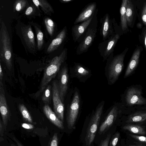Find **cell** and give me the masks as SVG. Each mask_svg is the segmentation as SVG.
I'll return each instance as SVG.
<instances>
[{"mask_svg": "<svg viewBox=\"0 0 146 146\" xmlns=\"http://www.w3.org/2000/svg\"><path fill=\"white\" fill-rule=\"evenodd\" d=\"M111 136V134H108L105 139L101 141L100 146H108Z\"/></svg>", "mask_w": 146, "mask_h": 146, "instance_id": "cell-34", "label": "cell"}, {"mask_svg": "<svg viewBox=\"0 0 146 146\" xmlns=\"http://www.w3.org/2000/svg\"><path fill=\"white\" fill-rule=\"evenodd\" d=\"M4 129L3 123L2 121H1V119H0V141L1 142L4 140V139L3 138V135Z\"/></svg>", "mask_w": 146, "mask_h": 146, "instance_id": "cell-37", "label": "cell"}, {"mask_svg": "<svg viewBox=\"0 0 146 146\" xmlns=\"http://www.w3.org/2000/svg\"><path fill=\"white\" fill-rule=\"evenodd\" d=\"M13 139L18 146H23L20 141L15 137H13Z\"/></svg>", "mask_w": 146, "mask_h": 146, "instance_id": "cell-40", "label": "cell"}, {"mask_svg": "<svg viewBox=\"0 0 146 146\" xmlns=\"http://www.w3.org/2000/svg\"><path fill=\"white\" fill-rule=\"evenodd\" d=\"M96 33V30L92 28L88 29L85 37L77 48L78 54L85 52L88 50L94 41Z\"/></svg>", "mask_w": 146, "mask_h": 146, "instance_id": "cell-12", "label": "cell"}, {"mask_svg": "<svg viewBox=\"0 0 146 146\" xmlns=\"http://www.w3.org/2000/svg\"><path fill=\"white\" fill-rule=\"evenodd\" d=\"M33 2L37 7H40L45 14L51 15L54 13L53 8L50 4L45 0H33Z\"/></svg>", "mask_w": 146, "mask_h": 146, "instance_id": "cell-20", "label": "cell"}, {"mask_svg": "<svg viewBox=\"0 0 146 146\" xmlns=\"http://www.w3.org/2000/svg\"><path fill=\"white\" fill-rule=\"evenodd\" d=\"M52 94V86L48 85L43 92L42 96V100L46 104H49L51 103Z\"/></svg>", "mask_w": 146, "mask_h": 146, "instance_id": "cell-26", "label": "cell"}, {"mask_svg": "<svg viewBox=\"0 0 146 146\" xmlns=\"http://www.w3.org/2000/svg\"><path fill=\"white\" fill-rule=\"evenodd\" d=\"M66 34V29L64 28L56 38L52 40L49 45L47 50V53H50L54 51L58 47L64 39Z\"/></svg>", "mask_w": 146, "mask_h": 146, "instance_id": "cell-15", "label": "cell"}, {"mask_svg": "<svg viewBox=\"0 0 146 146\" xmlns=\"http://www.w3.org/2000/svg\"><path fill=\"white\" fill-rule=\"evenodd\" d=\"M133 15V8L131 1L128 0L127 5L126 15L127 25L130 26L132 23Z\"/></svg>", "mask_w": 146, "mask_h": 146, "instance_id": "cell-27", "label": "cell"}, {"mask_svg": "<svg viewBox=\"0 0 146 146\" xmlns=\"http://www.w3.org/2000/svg\"><path fill=\"white\" fill-rule=\"evenodd\" d=\"M119 36L118 34L115 35L109 41L104 52V56L106 57H108L113 51Z\"/></svg>", "mask_w": 146, "mask_h": 146, "instance_id": "cell-24", "label": "cell"}, {"mask_svg": "<svg viewBox=\"0 0 146 146\" xmlns=\"http://www.w3.org/2000/svg\"><path fill=\"white\" fill-rule=\"evenodd\" d=\"M28 1L26 0H17L14 4L13 9L17 11H21L27 5Z\"/></svg>", "mask_w": 146, "mask_h": 146, "instance_id": "cell-30", "label": "cell"}, {"mask_svg": "<svg viewBox=\"0 0 146 146\" xmlns=\"http://www.w3.org/2000/svg\"><path fill=\"white\" fill-rule=\"evenodd\" d=\"M132 137L139 141L146 143V137L139 136L132 134L129 135Z\"/></svg>", "mask_w": 146, "mask_h": 146, "instance_id": "cell-33", "label": "cell"}, {"mask_svg": "<svg viewBox=\"0 0 146 146\" xmlns=\"http://www.w3.org/2000/svg\"><path fill=\"white\" fill-rule=\"evenodd\" d=\"M80 103V95L78 92L76 91L74 92L66 113V121L69 129H72L74 127L79 113Z\"/></svg>", "mask_w": 146, "mask_h": 146, "instance_id": "cell-6", "label": "cell"}, {"mask_svg": "<svg viewBox=\"0 0 146 146\" xmlns=\"http://www.w3.org/2000/svg\"><path fill=\"white\" fill-rule=\"evenodd\" d=\"M58 77L60 95L62 102L63 103L68 88V70L66 66H65L59 71Z\"/></svg>", "mask_w": 146, "mask_h": 146, "instance_id": "cell-9", "label": "cell"}, {"mask_svg": "<svg viewBox=\"0 0 146 146\" xmlns=\"http://www.w3.org/2000/svg\"><path fill=\"white\" fill-rule=\"evenodd\" d=\"M18 108L23 119L28 123H33L32 117L25 106L23 104H20L18 105Z\"/></svg>", "mask_w": 146, "mask_h": 146, "instance_id": "cell-25", "label": "cell"}, {"mask_svg": "<svg viewBox=\"0 0 146 146\" xmlns=\"http://www.w3.org/2000/svg\"><path fill=\"white\" fill-rule=\"evenodd\" d=\"M44 23L48 32L50 36H52L53 34L55 27L54 22L51 19L47 17L45 19Z\"/></svg>", "mask_w": 146, "mask_h": 146, "instance_id": "cell-29", "label": "cell"}, {"mask_svg": "<svg viewBox=\"0 0 146 146\" xmlns=\"http://www.w3.org/2000/svg\"><path fill=\"white\" fill-rule=\"evenodd\" d=\"M140 54L139 49L136 50L134 52L125 72L124 78L129 76L135 69L139 63Z\"/></svg>", "mask_w": 146, "mask_h": 146, "instance_id": "cell-14", "label": "cell"}, {"mask_svg": "<svg viewBox=\"0 0 146 146\" xmlns=\"http://www.w3.org/2000/svg\"><path fill=\"white\" fill-rule=\"evenodd\" d=\"M123 129L132 133L140 135H145L146 132L144 129L138 125L129 124L124 126Z\"/></svg>", "mask_w": 146, "mask_h": 146, "instance_id": "cell-23", "label": "cell"}, {"mask_svg": "<svg viewBox=\"0 0 146 146\" xmlns=\"http://www.w3.org/2000/svg\"><path fill=\"white\" fill-rule=\"evenodd\" d=\"M67 49H64L58 56L54 57L45 68L38 91L36 96H39L44 90L51 80L59 72L60 66L65 60Z\"/></svg>", "mask_w": 146, "mask_h": 146, "instance_id": "cell-1", "label": "cell"}, {"mask_svg": "<svg viewBox=\"0 0 146 146\" xmlns=\"http://www.w3.org/2000/svg\"><path fill=\"white\" fill-rule=\"evenodd\" d=\"M145 48L146 49V35L145 36Z\"/></svg>", "mask_w": 146, "mask_h": 146, "instance_id": "cell-42", "label": "cell"}, {"mask_svg": "<svg viewBox=\"0 0 146 146\" xmlns=\"http://www.w3.org/2000/svg\"><path fill=\"white\" fill-rule=\"evenodd\" d=\"M119 112V109L117 106H113L110 110L105 119L100 125L99 130V133L102 134L112 125L115 120Z\"/></svg>", "mask_w": 146, "mask_h": 146, "instance_id": "cell-11", "label": "cell"}, {"mask_svg": "<svg viewBox=\"0 0 146 146\" xmlns=\"http://www.w3.org/2000/svg\"><path fill=\"white\" fill-rule=\"evenodd\" d=\"M58 138L57 133H54L50 143V146H58Z\"/></svg>", "mask_w": 146, "mask_h": 146, "instance_id": "cell-32", "label": "cell"}, {"mask_svg": "<svg viewBox=\"0 0 146 146\" xmlns=\"http://www.w3.org/2000/svg\"><path fill=\"white\" fill-rule=\"evenodd\" d=\"M42 109L44 114L52 123L60 129H64L63 122L58 118L48 105L45 104Z\"/></svg>", "mask_w": 146, "mask_h": 146, "instance_id": "cell-13", "label": "cell"}, {"mask_svg": "<svg viewBox=\"0 0 146 146\" xmlns=\"http://www.w3.org/2000/svg\"><path fill=\"white\" fill-rule=\"evenodd\" d=\"M128 0H123L122 1L120 9L121 14V24L122 29L125 30L127 27L126 20V12Z\"/></svg>", "mask_w": 146, "mask_h": 146, "instance_id": "cell-21", "label": "cell"}, {"mask_svg": "<svg viewBox=\"0 0 146 146\" xmlns=\"http://www.w3.org/2000/svg\"><path fill=\"white\" fill-rule=\"evenodd\" d=\"M142 94V91L141 88L135 87L129 88L125 96L127 104L129 106L146 104V99L143 97Z\"/></svg>", "mask_w": 146, "mask_h": 146, "instance_id": "cell-8", "label": "cell"}, {"mask_svg": "<svg viewBox=\"0 0 146 146\" xmlns=\"http://www.w3.org/2000/svg\"><path fill=\"white\" fill-rule=\"evenodd\" d=\"M52 94L53 110L58 118L63 121L64 105L60 97L57 80H54L52 83Z\"/></svg>", "mask_w": 146, "mask_h": 146, "instance_id": "cell-7", "label": "cell"}, {"mask_svg": "<svg viewBox=\"0 0 146 146\" xmlns=\"http://www.w3.org/2000/svg\"><path fill=\"white\" fill-rule=\"evenodd\" d=\"M129 146H145V145H130Z\"/></svg>", "mask_w": 146, "mask_h": 146, "instance_id": "cell-43", "label": "cell"}, {"mask_svg": "<svg viewBox=\"0 0 146 146\" xmlns=\"http://www.w3.org/2000/svg\"><path fill=\"white\" fill-rule=\"evenodd\" d=\"M120 136V133L116 132L114 134L110 143V146H116Z\"/></svg>", "mask_w": 146, "mask_h": 146, "instance_id": "cell-31", "label": "cell"}, {"mask_svg": "<svg viewBox=\"0 0 146 146\" xmlns=\"http://www.w3.org/2000/svg\"><path fill=\"white\" fill-rule=\"evenodd\" d=\"M141 18L143 23L146 25V2L143 9L141 13Z\"/></svg>", "mask_w": 146, "mask_h": 146, "instance_id": "cell-35", "label": "cell"}, {"mask_svg": "<svg viewBox=\"0 0 146 146\" xmlns=\"http://www.w3.org/2000/svg\"><path fill=\"white\" fill-rule=\"evenodd\" d=\"M92 18V16L88 20L82 23L74 26L72 29V32L73 39L75 41L78 39L84 32L91 23Z\"/></svg>", "mask_w": 146, "mask_h": 146, "instance_id": "cell-16", "label": "cell"}, {"mask_svg": "<svg viewBox=\"0 0 146 146\" xmlns=\"http://www.w3.org/2000/svg\"><path fill=\"white\" fill-rule=\"evenodd\" d=\"M35 7L33 5L28 7L26 10L25 14L27 15H31L34 12Z\"/></svg>", "mask_w": 146, "mask_h": 146, "instance_id": "cell-36", "label": "cell"}, {"mask_svg": "<svg viewBox=\"0 0 146 146\" xmlns=\"http://www.w3.org/2000/svg\"><path fill=\"white\" fill-rule=\"evenodd\" d=\"M35 29L37 38V48L40 50L44 44L43 34L40 29L36 25H34Z\"/></svg>", "mask_w": 146, "mask_h": 146, "instance_id": "cell-28", "label": "cell"}, {"mask_svg": "<svg viewBox=\"0 0 146 146\" xmlns=\"http://www.w3.org/2000/svg\"><path fill=\"white\" fill-rule=\"evenodd\" d=\"M21 126L23 128L28 129H31L34 127L33 125L28 123H23L22 124Z\"/></svg>", "mask_w": 146, "mask_h": 146, "instance_id": "cell-38", "label": "cell"}, {"mask_svg": "<svg viewBox=\"0 0 146 146\" xmlns=\"http://www.w3.org/2000/svg\"><path fill=\"white\" fill-rule=\"evenodd\" d=\"M0 23V59L11 70L12 67V50L10 38L4 22L1 20Z\"/></svg>", "mask_w": 146, "mask_h": 146, "instance_id": "cell-2", "label": "cell"}, {"mask_svg": "<svg viewBox=\"0 0 146 146\" xmlns=\"http://www.w3.org/2000/svg\"><path fill=\"white\" fill-rule=\"evenodd\" d=\"M104 105V104L99 105L90 120L85 138L87 146H90L94 139L102 113Z\"/></svg>", "mask_w": 146, "mask_h": 146, "instance_id": "cell-4", "label": "cell"}, {"mask_svg": "<svg viewBox=\"0 0 146 146\" xmlns=\"http://www.w3.org/2000/svg\"><path fill=\"white\" fill-rule=\"evenodd\" d=\"M11 146H16L15 145L13 144H11Z\"/></svg>", "mask_w": 146, "mask_h": 146, "instance_id": "cell-44", "label": "cell"}, {"mask_svg": "<svg viewBox=\"0 0 146 146\" xmlns=\"http://www.w3.org/2000/svg\"><path fill=\"white\" fill-rule=\"evenodd\" d=\"M18 33L19 37L26 51L32 54L36 52V45L34 34L31 25L20 23Z\"/></svg>", "mask_w": 146, "mask_h": 146, "instance_id": "cell-3", "label": "cell"}, {"mask_svg": "<svg viewBox=\"0 0 146 146\" xmlns=\"http://www.w3.org/2000/svg\"><path fill=\"white\" fill-rule=\"evenodd\" d=\"M146 120V111H139L135 113L128 117L127 123L142 122Z\"/></svg>", "mask_w": 146, "mask_h": 146, "instance_id": "cell-22", "label": "cell"}, {"mask_svg": "<svg viewBox=\"0 0 146 146\" xmlns=\"http://www.w3.org/2000/svg\"><path fill=\"white\" fill-rule=\"evenodd\" d=\"M101 30L103 40H105L109 36L111 31L110 17L108 14H106L103 18Z\"/></svg>", "mask_w": 146, "mask_h": 146, "instance_id": "cell-19", "label": "cell"}, {"mask_svg": "<svg viewBox=\"0 0 146 146\" xmlns=\"http://www.w3.org/2000/svg\"><path fill=\"white\" fill-rule=\"evenodd\" d=\"M125 55L121 54L115 57L110 64L107 73L109 83L114 84L117 80L122 71L124 66Z\"/></svg>", "mask_w": 146, "mask_h": 146, "instance_id": "cell-5", "label": "cell"}, {"mask_svg": "<svg viewBox=\"0 0 146 146\" xmlns=\"http://www.w3.org/2000/svg\"><path fill=\"white\" fill-rule=\"evenodd\" d=\"M73 69L74 76L81 80L90 76V70L79 64H76Z\"/></svg>", "mask_w": 146, "mask_h": 146, "instance_id": "cell-18", "label": "cell"}, {"mask_svg": "<svg viewBox=\"0 0 146 146\" xmlns=\"http://www.w3.org/2000/svg\"><path fill=\"white\" fill-rule=\"evenodd\" d=\"M96 6V3H94L89 5L80 14L76 19L74 24L85 21L90 19L94 12Z\"/></svg>", "mask_w": 146, "mask_h": 146, "instance_id": "cell-17", "label": "cell"}, {"mask_svg": "<svg viewBox=\"0 0 146 146\" xmlns=\"http://www.w3.org/2000/svg\"><path fill=\"white\" fill-rule=\"evenodd\" d=\"M72 1V0H60V1L62 3H67L69 2H71Z\"/></svg>", "mask_w": 146, "mask_h": 146, "instance_id": "cell-41", "label": "cell"}, {"mask_svg": "<svg viewBox=\"0 0 146 146\" xmlns=\"http://www.w3.org/2000/svg\"><path fill=\"white\" fill-rule=\"evenodd\" d=\"M3 74L1 67V64L0 63V86H3Z\"/></svg>", "mask_w": 146, "mask_h": 146, "instance_id": "cell-39", "label": "cell"}, {"mask_svg": "<svg viewBox=\"0 0 146 146\" xmlns=\"http://www.w3.org/2000/svg\"><path fill=\"white\" fill-rule=\"evenodd\" d=\"M0 111L4 127L6 129L11 113L7 104L3 86H0Z\"/></svg>", "mask_w": 146, "mask_h": 146, "instance_id": "cell-10", "label": "cell"}]
</instances>
